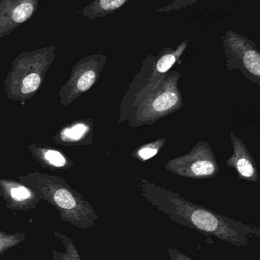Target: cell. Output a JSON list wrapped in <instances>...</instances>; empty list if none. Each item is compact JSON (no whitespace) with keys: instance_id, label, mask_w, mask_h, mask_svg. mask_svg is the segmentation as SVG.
I'll list each match as a JSON object with an SVG mask.
<instances>
[{"instance_id":"6da1fadb","label":"cell","mask_w":260,"mask_h":260,"mask_svg":"<svg viewBox=\"0 0 260 260\" xmlns=\"http://www.w3.org/2000/svg\"><path fill=\"white\" fill-rule=\"evenodd\" d=\"M137 186L142 197L153 207L177 224L237 247H248L252 238H260L257 226L224 216L146 179H140Z\"/></svg>"},{"instance_id":"7a4b0ae2","label":"cell","mask_w":260,"mask_h":260,"mask_svg":"<svg viewBox=\"0 0 260 260\" xmlns=\"http://www.w3.org/2000/svg\"><path fill=\"white\" fill-rule=\"evenodd\" d=\"M151 57L148 56L122 99L119 123L126 121L132 128L152 126L183 107L178 88L180 73L174 71L151 77Z\"/></svg>"},{"instance_id":"3957f363","label":"cell","mask_w":260,"mask_h":260,"mask_svg":"<svg viewBox=\"0 0 260 260\" xmlns=\"http://www.w3.org/2000/svg\"><path fill=\"white\" fill-rule=\"evenodd\" d=\"M19 180L35 191L41 200L50 203L64 222L88 229L99 219L91 204L61 177L36 172L23 176Z\"/></svg>"},{"instance_id":"277c9868","label":"cell","mask_w":260,"mask_h":260,"mask_svg":"<svg viewBox=\"0 0 260 260\" xmlns=\"http://www.w3.org/2000/svg\"><path fill=\"white\" fill-rule=\"evenodd\" d=\"M164 167L175 175L195 180L213 178L220 171L212 146L203 140L197 142L187 154L168 160Z\"/></svg>"},{"instance_id":"5b68a950","label":"cell","mask_w":260,"mask_h":260,"mask_svg":"<svg viewBox=\"0 0 260 260\" xmlns=\"http://www.w3.org/2000/svg\"><path fill=\"white\" fill-rule=\"evenodd\" d=\"M223 46L228 70H239L250 82L260 87V53L256 43L228 30Z\"/></svg>"},{"instance_id":"8992f818","label":"cell","mask_w":260,"mask_h":260,"mask_svg":"<svg viewBox=\"0 0 260 260\" xmlns=\"http://www.w3.org/2000/svg\"><path fill=\"white\" fill-rule=\"evenodd\" d=\"M107 58L102 55H93L82 59L73 69L71 77L60 91L61 102L68 105L90 89L97 82Z\"/></svg>"},{"instance_id":"52a82bcc","label":"cell","mask_w":260,"mask_h":260,"mask_svg":"<svg viewBox=\"0 0 260 260\" xmlns=\"http://www.w3.org/2000/svg\"><path fill=\"white\" fill-rule=\"evenodd\" d=\"M0 196L10 210L29 211L36 208L41 201L39 196L23 183L0 180Z\"/></svg>"},{"instance_id":"ba28073f","label":"cell","mask_w":260,"mask_h":260,"mask_svg":"<svg viewBox=\"0 0 260 260\" xmlns=\"http://www.w3.org/2000/svg\"><path fill=\"white\" fill-rule=\"evenodd\" d=\"M233 154L227 159V166L235 168L238 177L249 182H257L260 176L254 157L244 142L238 137L233 130L230 132Z\"/></svg>"},{"instance_id":"9c48e42d","label":"cell","mask_w":260,"mask_h":260,"mask_svg":"<svg viewBox=\"0 0 260 260\" xmlns=\"http://www.w3.org/2000/svg\"><path fill=\"white\" fill-rule=\"evenodd\" d=\"M189 41H183L179 44L178 47L174 50L170 47H165L160 52L157 56H151V77H159L169 73L180 56L187 48Z\"/></svg>"},{"instance_id":"30bf717a","label":"cell","mask_w":260,"mask_h":260,"mask_svg":"<svg viewBox=\"0 0 260 260\" xmlns=\"http://www.w3.org/2000/svg\"><path fill=\"white\" fill-rule=\"evenodd\" d=\"M32 154L36 156L39 161L44 165L56 168H62L68 166L69 160L67 157L56 150L51 148H40L35 145L30 146Z\"/></svg>"},{"instance_id":"8fae6325","label":"cell","mask_w":260,"mask_h":260,"mask_svg":"<svg viewBox=\"0 0 260 260\" xmlns=\"http://www.w3.org/2000/svg\"><path fill=\"white\" fill-rule=\"evenodd\" d=\"M54 235L64 246V252L61 253L53 250V260H82L74 242L70 237L59 232H55Z\"/></svg>"},{"instance_id":"7c38bea8","label":"cell","mask_w":260,"mask_h":260,"mask_svg":"<svg viewBox=\"0 0 260 260\" xmlns=\"http://www.w3.org/2000/svg\"><path fill=\"white\" fill-rule=\"evenodd\" d=\"M92 131L93 130H92L91 123L80 122L63 130L60 138L63 142H65L74 143V142H82L87 136H90Z\"/></svg>"},{"instance_id":"4fadbf2b","label":"cell","mask_w":260,"mask_h":260,"mask_svg":"<svg viewBox=\"0 0 260 260\" xmlns=\"http://www.w3.org/2000/svg\"><path fill=\"white\" fill-rule=\"evenodd\" d=\"M167 140V138H161L154 142L140 145L131 153V157L141 162L146 161L157 155L163 149Z\"/></svg>"},{"instance_id":"5bb4252c","label":"cell","mask_w":260,"mask_h":260,"mask_svg":"<svg viewBox=\"0 0 260 260\" xmlns=\"http://www.w3.org/2000/svg\"><path fill=\"white\" fill-rule=\"evenodd\" d=\"M129 0H96L90 5V13L93 17H102L113 13Z\"/></svg>"},{"instance_id":"9a60e30c","label":"cell","mask_w":260,"mask_h":260,"mask_svg":"<svg viewBox=\"0 0 260 260\" xmlns=\"http://www.w3.org/2000/svg\"><path fill=\"white\" fill-rule=\"evenodd\" d=\"M25 239L24 233L7 234L0 229V256L19 245Z\"/></svg>"},{"instance_id":"2e32d148","label":"cell","mask_w":260,"mask_h":260,"mask_svg":"<svg viewBox=\"0 0 260 260\" xmlns=\"http://www.w3.org/2000/svg\"><path fill=\"white\" fill-rule=\"evenodd\" d=\"M33 12V6L31 3H23L18 5L12 12V19L17 24L27 21Z\"/></svg>"},{"instance_id":"e0dca14e","label":"cell","mask_w":260,"mask_h":260,"mask_svg":"<svg viewBox=\"0 0 260 260\" xmlns=\"http://www.w3.org/2000/svg\"><path fill=\"white\" fill-rule=\"evenodd\" d=\"M168 254L170 260H194L190 256L177 250L175 247H168Z\"/></svg>"}]
</instances>
